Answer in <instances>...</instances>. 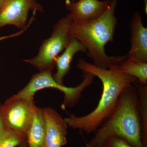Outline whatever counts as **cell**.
<instances>
[{
  "label": "cell",
  "instance_id": "1",
  "mask_svg": "<svg viewBox=\"0 0 147 147\" xmlns=\"http://www.w3.org/2000/svg\"><path fill=\"white\" fill-rule=\"evenodd\" d=\"M77 67L83 73L91 74L100 79L102 85V94L97 106L89 114L81 117L70 114L64 119L70 127L89 134L94 132L113 113L124 90L129 85L137 83V79L121 72L115 65L103 69L81 59Z\"/></svg>",
  "mask_w": 147,
  "mask_h": 147
},
{
  "label": "cell",
  "instance_id": "2",
  "mask_svg": "<svg viewBox=\"0 0 147 147\" xmlns=\"http://www.w3.org/2000/svg\"><path fill=\"white\" fill-rule=\"evenodd\" d=\"M117 1L113 0L109 7L99 18L88 22L70 21L69 32L86 47L87 56L93 64L103 69L112 65H118L127 58V55L109 56L105 52V46L112 42L117 19L115 15Z\"/></svg>",
  "mask_w": 147,
  "mask_h": 147
},
{
  "label": "cell",
  "instance_id": "3",
  "mask_svg": "<svg viewBox=\"0 0 147 147\" xmlns=\"http://www.w3.org/2000/svg\"><path fill=\"white\" fill-rule=\"evenodd\" d=\"M138 91L134 84L126 87L119 98L115 109L94 131L86 147H100L106 139L117 136L134 147H143Z\"/></svg>",
  "mask_w": 147,
  "mask_h": 147
},
{
  "label": "cell",
  "instance_id": "4",
  "mask_svg": "<svg viewBox=\"0 0 147 147\" xmlns=\"http://www.w3.org/2000/svg\"><path fill=\"white\" fill-rule=\"evenodd\" d=\"M94 75L90 73H83V81L77 86L68 87L58 84L53 78L52 71H44L34 74L24 88L16 94L17 97L30 98L34 97L36 92L39 90L53 88L61 91L64 94V98L61 108L72 107L79 102L82 92L93 82Z\"/></svg>",
  "mask_w": 147,
  "mask_h": 147
},
{
  "label": "cell",
  "instance_id": "5",
  "mask_svg": "<svg viewBox=\"0 0 147 147\" xmlns=\"http://www.w3.org/2000/svg\"><path fill=\"white\" fill-rule=\"evenodd\" d=\"M70 22L66 16L60 19L54 26L51 36L42 42L37 56L24 61L30 64L40 72L53 71L55 58L65 50L71 41Z\"/></svg>",
  "mask_w": 147,
  "mask_h": 147
},
{
  "label": "cell",
  "instance_id": "6",
  "mask_svg": "<svg viewBox=\"0 0 147 147\" xmlns=\"http://www.w3.org/2000/svg\"><path fill=\"white\" fill-rule=\"evenodd\" d=\"M36 107L34 97L23 98L13 95L8 98L1 107L5 128L26 137Z\"/></svg>",
  "mask_w": 147,
  "mask_h": 147
},
{
  "label": "cell",
  "instance_id": "7",
  "mask_svg": "<svg viewBox=\"0 0 147 147\" xmlns=\"http://www.w3.org/2000/svg\"><path fill=\"white\" fill-rule=\"evenodd\" d=\"M30 10L44 11L36 0H4L0 9V28L11 25L25 28Z\"/></svg>",
  "mask_w": 147,
  "mask_h": 147
},
{
  "label": "cell",
  "instance_id": "8",
  "mask_svg": "<svg viewBox=\"0 0 147 147\" xmlns=\"http://www.w3.org/2000/svg\"><path fill=\"white\" fill-rule=\"evenodd\" d=\"M113 0H78L66 3L65 7L70 13L66 16L71 22H88L102 16Z\"/></svg>",
  "mask_w": 147,
  "mask_h": 147
},
{
  "label": "cell",
  "instance_id": "9",
  "mask_svg": "<svg viewBox=\"0 0 147 147\" xmlns=\"http://www.w3.org/2000/svg\"><path fill=\"white\" fill-rule=\"evenodd\" d=\"M46 120V134L43 147H62L67 144V123L52 108H43Z\"/></svg>",
  "mask_w": 147,
  "mask_h": 147
},
{
  "label": "cell",
  "instance_id": "10",
  "mask_svg": "<svg viewBox=\"0 0 147 147\" xmlns=\"http://www.w3.org/2000/svg\"><path fill=\"white\" fill-rule=\"evenodd\" d=\"M131 47L127 57L147 63V28L142 23L141 14L138 11L133 13L130 22Z\"/></svg>",
  "mask_w": 147,
  "mask_h": 147
},
{
  "label": "cell",
  "instance_id": "11",
  "mask_svg": "<svg viewBox=\"0 0 147 147\" xmlns=\"http://www.w3.org/2000/svg\"><path fill=\"white\" fill-rule=\"evenodd\" d=\"M79 52L87 53V51L81 42L71 37L70 43L62 54L55 58V66L57 67V71L53 76L58 84L64 85V78L70 69L71 61L76 53Z\"/></svg>",
  "mask_w": 147,
  "mask_h": 147
},
{
  "label": "cell",
  "instance_id": "12",
  "mask_svg": "<svg viewBox=\"0 0 147 147\" xmlns=\"http://www.w3.org/2000/svg\"><path fill=\"white\" fill-rule=\"evenodd\" d=\"M46 129L43 109L36 107L31 124L26 135L28 147H43Z\"/></svg>",
  "mask_w": 147,
  "mask_h": 147
},
{
  "label": "cell",
  "instance_id": "13",
  "mask_svg": "<svg viewBox=\"0 0 147 147\" xmlns=\"http://www.w3.org/2000/svg\"><path fill=\"white\" fill-rule=\"evenodd\" d=\"M115 66L122 73L135 77L139 85H147V63L127 57L125 60Z\"/></svg>",
  "mask_w": 147,
  "mask_h": 147
},
{
  "label": "cell",
  "instance_id": "14",
  "mask_svg": "<svg viewBox=\"0 0 147 147\" xmlns=\"http://www.w3.org/2000/svg\"><path fill=\"white\" fill-rule=\"evenodd\" d=\"M134 84L139 95V109L141 123V139L143 147H147V85L142 86L137 83Z\"/></svg>",
  "mask_w": 147,
  "mask_h": 147
},
{
  "label": "cell",
  "instance_id": "15",
  "mask_svg": "<svg viewBox=\"0 0 147 147\" xmlns=\"http://www.w3.org/2000/svg\"><path fill=\"white\" fill-rule=\"evenodd\" d=\"M26 141V137L5 128L0 134V147H16Z\"/></svg>",
  "mask_w": 147,
  "mask_h": 147
},
{
  "label": "cell",
  "instance_id": "16",
  "mask_svg": "<svg viewBox=\"0 0 147 147\" xmlns=\"http://www.w3.org/2000/svg\"><path fill=\"white\" fill-rule=\"evenodd\" d=\"M100 147H134L125 140L117 136H112L106 139Z\"/></svg>",
  "mask_w": 147,
  "mask_h": 147
},
{
  "label": "cell",
  "instance_id": "17",
  "mask_svg": "<svg viewBox=\"0 0 147 147\" xmlns=\"http://www.w3.org/2000/svg\"><path fill=\"white\" fill-rule=\"evenodd\" d=\"M1 107V105H0V134H1L2 131L5 128L3 122Z\"/></svg>",
  "mask_w": 147,
  "mask_h": 147
},
{
  "label": "cell",
  "instance_id": "18",
  "mask_svg": "<svg viewBox=\"0 0 147 147\" xmlns=\"http://www.w3.org/2000/svg\"><path fill=\"white\" fill-rule=\"evenodd\" d=\"M18 147H28L27 146V144L26 143V142H23V143L21 144V145H19L18 146Z\"/></svg>",
  "mask_w": 147,
  "mask_h": 147
},
{
  "label": "cell",
  "instance_id": "19",
  "mask_svg": "<svg viewBox=\"0 0 147 147\" xmlns=\"http://www.w3.org/2000/svg\"><path fill=\"white\" fill-rule=\"evenodd\" d=\"M144 3L145 6V11H146V13H147V0H144Z\"/></svg>",
  "mask_w": 147,
  "mask_h": 147
},
{
  "label": "cell",
  "instance_id": "20",
  "mask_svg": "<svg viewBox=\"0 0 147 147\" xmlns=\"http://www.w3.org/2000/svg\"><path fill=\"white\" fill-rule=\"evenodd\" d=\"M78 1V0H65V3H68L70 1H71V2H76V1Z\"/></svg>",
  "mask_w": 147,
  "mask_h": 147
},
{
  "label": "cell",
  "instance_id": "21",
  "mask_svg": "<svg viewBox=\"0 0 147 147\" xmlns=\"http://www.w3.org/2000/svg\"><path fill=\"white\" fill-rule=\"evenodd\" d=\"M4 0H0V9L2 5H3V3Z\"/></svg>",
  "mask_w": 147,
  "mask_h": 147
},
{
  "label": "cell",
  "instance_id": "22",
  "mask_svg": "<svg viewBox=\"0 0 147 147\" xmlns=\"http://www.w3.org/2000/svg\"><path fill=\"white\" fill-rule=\"evenodd\" d=\"M14 36V35L13 34V35H11V36H7V37H4L1 38H0V40H1L3 39V38H5L10 37H11Z\"/></svg>",
  "mask_w": 147,
  "mask_h": 147
}]
</instances>
